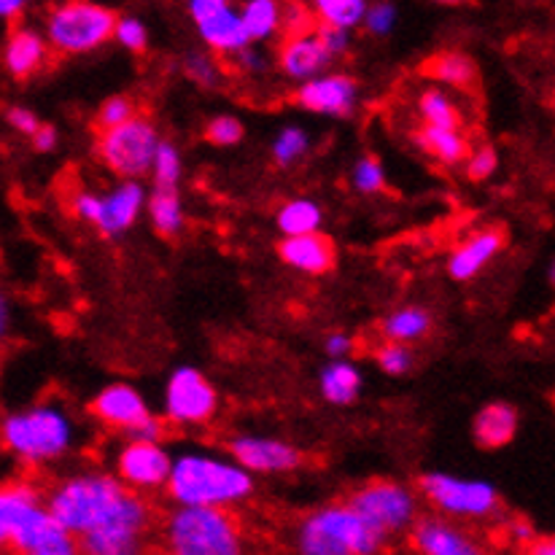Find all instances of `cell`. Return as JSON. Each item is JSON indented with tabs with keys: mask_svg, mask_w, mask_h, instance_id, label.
<instances>
[{
	"mask_svg": "<svg viewBox=\"0 0 555 555\" xmlns=\"http://www.w3.org/2000/svg\"><path fill=\"white\" fill-rule=\"evenodd\" d=\"M181 176H184V159H181V152L176 149V143L163 141L157 154H154L152 165L154 189H179Z\"/></svg>",
	"mask_w": 555,
	"mask_h": 555,
	"instance_id": "35",
	"label": "cell"
},
{
	"mask_svg": "<svg viewBox=\"0 0 555 555\" xmlns=\"http://www.w3.org/2000/svg\"><path fill=\"white\" fill-rule=\"evenodd\" d=\"M221 3H224V0H192V3L186 5V11H189V16H192L194 25H197V22H203L205 16L214 14Z\"/></svg>",
	"mask_w": 555,
	"mask_h": 555,
	"instance_id": "51",
	"label": "cell"
},
{
	"mask_svg": "<svg viewBox=\"0 0 555 555\" xmlns=\"http://www.w3.org/2000/svg\"><path fill=\"white\" fill-rule=\"evenodd\" d=\"M181 68H184L186 79H192L194 85L203 87V90H216V87L224 81V68H221V60H216L210 52L203 49H192L181 60Z\"/></svg>",
	"mask_w": 555,
	"mask_h": 555,
	"instance_id": "34",
	"label": "cell"
},
{
	"mask_svg": "<svg viewBox=\"0 0 555 555\" xmlns=\"http://www.w3.org/2000/svg\"><path fill=\"white\" fill-rule=\"evenodd\" d=\"M114 41L119 43L121 49H127V52H132V54L146 52V47H149V27H146V22H143L141 16H135V14L116 16Z\"/></svg>",
	"mask_w": 555,
	"mask_h": 555,
	"instance_id": "37",
	"label": "cell"
},
{
	"mask_svg": "<svg viewBox=\"0 0 555 555\" xmlns=\"http://www.w3.org/2000/svg\"><path fill=\"white\" fill-rule=\"evenodd\" d=\"M351 184L359 194H377L386 189V173H383L380 159L372 157V154H364V157L357 159L351 170Z\"/></svg>",
	"mask_w": 555,
	"mask_h": 555,
	"instance_id": "38",
	"label": "cell"
},
{
	"mask_svg": "<svg viewBox=\"0 0 555 555\" xmlns=\"http://www.w3.org/2000/svg\"><path fill=\"white\" fill-rule=\"evenodd\" d=\"M11 330H14V299H11V294L0 283V348L9 343Z\"/></svg>",
	"mask_w": 555,
	"mask_h": 555,
	"instance_id": "49",
	"label": "cell"
},
{
	"mask_svg": "<svg viewBox=\"0 0 555 555\" xmlns=\"http://www.w3.org/2000/svg\"><path fill=\"white\" fill-rule=\"evenodd\" d=\"M386 343H399V346H410V343L424 340L431 332V313L421 305H404V308L391 310L380 324Z\"/></svg>",
	"mask_w": 555,
	"mask_h": 555,
	"instance_id": "29",
	"label": "cell"
},
{
	"mask_svg": "<svg viewBox=\"0 0 555 555\" xmlns=\"http://www.w3.org/2000/svg\"><path fill=\"white\" fill-rule=\"evenodd\" d=\"M364 386V375L351 359L343 362H330L319 375V391L324 402L335 404V408H348L359 399Z\"/></svg>",
	"mask_w": 555,
	"mask_h": 555,
	"instance_id": "25",
	"label": "cell"
},
{
	"mask_svg": "<svg viewBox=\"0 0 555 555\" xmlns=\"http://www.w3.org/2000/svg\"><path fill=\"white\" fill-rule=\"evenodd\" d=\"M163 555H165V553H163Z\"/></svg>",
	"mask_w": 555,
	"mask_h": 555,
	"instance_id": "55",
	"label": "cell"
},
{
	"mask_svg": "<svg viewBox=\"0 0 555 555\" xmlns=\"http://www.w3.org/2000/svg\"><path fill=\"white\" fill-rule=\"evenodd\" d=\"M410 545L418 555H480V545L462 526L440 515L418 518L410 526Z\"/></svg>",
	"mask_w": 555,
	"mask_h": 555,
	"instance_id": "17",
	"label": "cell"
},
{
	"mask_svg": "<svg viewBox=\"0 0 555 555\" xmlns=\"http://www.w3.org/2000/svg\"><path fill=\"white\" fill-rule=\"evenodd\" d=\"M388 540L346 502L324 504L294 526V555H380Z\"/></svg>",
	"mask_w": 555,
	"mask_h": 555,
	"instance_id": "4",
	"label": "cell"
},
{
	"mask_svg": "<svg viewBox=\"0 0 555 555\" xmlns=\"http://www.w3.org/2000/svg\"><path fill=\"white\" fill-rule=\"evenodd\" d=\"M313 30L299 33V36H283L275 54L278 70H281L286 79L299 81V85L326 74L332 65V57L324 52V47H321V41L315 38Z\"/></svg>",
	"mask_w": 555,
	"mask_h": 555,
	"instance_id": "18",
	"label": "cell"
},
{
	"mask_svg": "<svg viewBox=\"0 0 555 555\" xmlns=\"http://www.w3.org/2000/svg\"><path fill=\"white\" fill-rule=\"evenodd\" d=\"M278 257L297 273L324 275L335 268L337 248L332 237L313 232V235L302 237H283L281 246H278Z\"/></svg>",
	"mask_w": 555,
	"mask_h": 555,
	"instance_id": "23",
	"label": "cell"
},
{
	"mask_svg": "<svg viewBox=\"0 0 555 555\" xmlns=\"http://www.w3.org/2000/svg\"><path fill=\"white\" fill-rule=\"evenodd\" d=\"M275 224L283 237H302L313 235L324 224V210L315 199L310 197H294L281 205L275 216Z\"/></svg>",
	"mask_w": 555,
	"mask_h": 555,
	"instance_id": "30",
	"label": "cell"
},
{
	"mask_svg": "<svg viewBox=\"0 0 555 555\" xmlns=\"http://www.w3.org/2000/svg\"><path fill=\"white\" fill-rule=\"evenodd\" d=\"M27 3L25 0H0V20L3 22H16L25 14Z\"/></svg>",
	"mask_w": 555,
	"mask_h": 555,
	"instance_id": "52",
	"label": "cell"
},
{
	"mask_svg": "<svg viewBox=\"0 0 555 555\" xmlns=\"http://www.w3.org/2000/svg\"><path fill=\"white\" fill-rule=\"evenodd\" d=\"M375 362L386 375L399 377V375H408L413 370L415 357L408 346H399V343H380L375 348Z\"/></svg>",
	"mask_w": 555,
	"mask_h": 555,
	"instance_id": "39",
	"label": "cell"
},
{
	"mask_svg": "<svg viewBox=\"0 0 555 555\" xmlns=\"http://www.w3.org/2000/svg\"><path fill=\"white\" fill-rule=\"evenodd\" d=\"M415 146L426 157L437 159L442 165H462L469 149V138L464 130H446V127H426L421 125L413 135Z\"/></svg>",
	"mask_w": 555,
	"mask_h": 555,
	"instance_id": "27",
	"label": "cell"
},
{
	"mask_svg": "<svg viewBox=\"0 0 555 555\" xmlns=\"http://www.w3.org/2000/svg\"><path fill=\"white\" fill-rule=\"evenodd\" d=\"M237 11H241L248 43L259 47L264 41H273L281 33V3H275V0H248Z\"/></svg>",
	"mask_w": 555,
	"mask_h": 555,
	"instance_id": "32",
	"label": "cell"
},
{
	"mask_svg": "<svg viewBox=\"0 0 555 555\" xmlns=\"http://www.w3.org/2000/svg\"><path fill=\"white\" fill-rule=\"evenodd\" d=\"M243 135H246V127H243V121L237 119V116L230 114L214 116V119L205 125V138H208V143H214V146H237V143L243 141Z\"/></svg>",
	"mask_w": 555,
	"mask_h": 555,
	"instance_id": "40",
	"label": "cell"
},
{
	"mask_svg": "<svg viewBox=\"0 0 555 555\" xmlns=\"http://www.w3.org/2000/svg\"><path fill=\"white\" fill-rule=\"evenodd\" d=\"M227 63L232 65V70L243 76H259L270 68V57L264 54V49H259L257 43H248L246 49L235 52L232 57H227Z\"/></svg>",
	"mask_w": 555,
	"mask_h": 555,
	"instance_id": "42",
	"label": "cell"
},
{
	"mask_svg": "<svg viewBox=\"0 0 555 555\" xmlns=\"http://www.w3.org/2000/svg\"><path fill=\"white\" fill-rule=\"evenodd\" d=\"M526 555H555V540L551 534H545V537L537 534L534 540L526 545Z\"/></svg>",
	"mask_w": 555,
	"mask_h": 555,
	"instance_id": "53",
	"label": "cell"
},
{
	"mask_svg": "<svg viewBox=\"0 0 555 555\" xmlns=\"http://www.w3.org/2000/svg\"><path fill=\"white\" fill-rule=\"evenodd\" d=\"M5 121H9L11 130H16L20 135H27V138L36 135L38 127L43 125V121L38 119L36 111L25 108V105H11V108L5 111Z\"/></svg>",
	"mask_w": 555,
	"mask_h": 555,
	"instance_id": "47",
	"label": "cell"
},
{
	"mask_svg": "<svg viewBox=\"0 0 555 555\" xmlns=\"http://www.w3.org/2000/svg\"><path fill=\"white\" fill-rule=\"evenodd\" d=\"M173 456L163 442L125 440L114 453V472L111 475L130 493L146 499L149 493L163 491L168 482Z\"/></svg>",
	"mask_w": 555,
	"mask_h": 555,
	"instance_id": "12",
	"label": "cell"
},
{
	"mask_svg": "<svg viewBox=\"0 0 555 555\" xmlns=\"http://www.w3.org/2000/svg\"><path fill=\"white\" fill-rule=\"evenodd\" d=\"M219 410V391L197 367L170 372L165 386L163 413L176 426H205Z\"/></svg>",
	"mask_w": 555,
	"mask_h": 555,
	"instance_id": "11",
	"label": "cell"
},
{
	"mask_svg": "<svg viewBox=\"0 0 555 555\" xmlns=\"http://www.w3.org/2000/svg\"><path fill=\"white\" fill-rule=\"evenodd\" d=\"M353 348H357V340L346 332H332L324 340V351L330 353L332 362H343V359H351Z\"/></svg>",
	"mask_w": 555,
	"mask_h": 555,
	"instance_id": "48",
	"label": "cell"
},
{
	"mask_svg": "<svg viewBox=\"0 0 555 555\" xmlns=\"http://www.w3.org/2000/svg\"><path fill=\"white\" fill-rule=\"evenodd\" d=\"M43 507V493L30 480L0 482V551H9L30 515Z\"/></svg>",
	"mask_w": 555,
	"mask_h": 555,
	"instance_id": "21",
	"label": "cell"
},
{
	"mask_svg": "<svg viewBox=\"0 0 555 555\" xmlns=\"http://www.w3.org/2000/svg\"><path fill=\"white\" fill-rule=\"evenodd\" d=\"M149 219L163 237H176L184 230V199L179 189H154L146 197Z\"/></svg>",
	"mask_w": 555,
	"mask_h": 555,
	"instance_id": "31",
	"label": "cell"
},
{
	"mask_svg": "<svg viewBox=\"0 0 555 555\" xmlns=\"http://www.w3.org/2000/svg\"><path fill=\"white\" fill-rule=\"evenodd\" d=\"M308 149H310V135L302 130V127L297 125L283 127L273 141L275 165L278 168H292L294 163H299V159L308 154Z\"/></svg>",
	"mask_w": 555,
	"mask_h": 555,
	"instance_id": "36",
	"label": "cell"
},
{
	"mask_svg": "<svg viewBox=\"0 0 555 555\" xmlns=\"http://www.w3.org/2000/svg\"><path fill=\"white\" fill-rule=\"evenodd\" d=\"M230 459L248 475H286L302 464V453L297 446L278 437L241 435L227 442Z\"/></svg>",
	"mask_w": 555,
	"mask_h": 555,
	"instance_id": "14",
	"label": "cell"
},
{
	"mask_svg": "<svg viewBox=\"0 0 555 555\" xmlns=\"http://www.w3.org/2000/svg\"><path fill=\"white\" fill-rule=\"evenodd\" d=\"M397 25V5L393 3H367L362 27L372 36H388Z\"/></svg>",
	"mask_w": 555,
	"mask_h": 555,
	"instance_id": "44",
	"label": "cell"
},
{
	"mask_svg": "<svg viewBox=\"0 0 555 555\" xmlns=\"http://www.w3.org/2000/svg\"><path fill=\"white\" fill-rule=\"evenodd\" d=\"M418 488L426 502L440 509V518L482 520L496 515L502 507L496 486L488 480H477V477L426 472V475H421Z\"/></svg>",
	"mask_w": 555,
	"mask_h": 555,
	"instance_id": "8",
	"label": "cell"
},
{
	"mask_svg": "<svg viewBox=\"0 0 555 555\" xmlns=\"http://www.w3.org/2000/svg\"><path fill=\"white\" fill-rule=\"evenodd\" d=\"M22 555H85V553H81V545L76 537H70L68 531L57 529L54 534H49L47 540L38 542L33 551H27Z\"/></svg>",
	"mask_w": 555,
	"mask_h": 555,
	"instance_id": "45",
	"label": "cell"
},
{
	"mask_svg": "<svg viewBox=\"0 0 555 555\" xmlns=\"http://www.w3.org/2000/svg\"><path fill=\"white\" fill-rule=\"evenodd\" d=\"M79 421L68 404L43 399L0 418V446L27 466L57 464L79 446Z\"/></svg>",
	"mask_w": 555,
	"mask_h": 555,
	"instance_id": "1",
	"label": "cell"
},
{
	"mask_svg": "<svg viewBox=\"0 0 555 555\" xmlns=\"http://www.w3.org/2000/svg\"><path fill=\"white\" fill-rule=\"evenodd\" d=\"M313 33L321 41V47H324V52L332 57V63H335L337 57H343V54H348V49H351V33L332 30V27H321V25H315Z\"/></svg>",
	"mask_w": 555,
	"mask_h": 555,
	"instance_id": "46",
	"label": "cell"
},
{
	"mask_svg": "<svg viewBox=\"0 0 555 555\" xmlns=\"http://www.w3.org/2000/svg\"><path fill=\"white\" fill-rule=\"evenodd\" d=\"M426 76L442 90H472L477 85V65L469 54L448 49V52L431 54L429 63L424 65Z\"/></svg>",
	"mask_w": 555,
	"mask_h": 555,
	"instance_id": "26",
	"label": "cell"
},
{
	"mask_svg": "<svg viewBox=\"0 0 555 555\" xmlns=\"http://www.w3.org/2000/svg\"><path fill=\"white\" fill-rule=\"evenodd\" d=\"M294 100H297L299 108L310 111V114L346 119L359 105V85L353 81V76L326 70V74L299 85Z\"/></svg>",
	"mask_w": 555,
	"mask_h": 555,
	"instance_id": "15",
	"label": "cell"
},
{
	"mask_svg": "<svg viewBox=\"0 0 555 555\" xmlns=\"http://www.w3.org/2000/svg\"><path fill=\"white\" fill-rule=\"evenodd\" d=\"M504 248V230L502 227H486L477 230L459 243L448 257V275L453 281H472L502 254Z\"/></svg>",
	"mask_w": 555,
	"mask_h": 555,
	"instance_id": "20",
	"label": "cell"
},
{
	"mask_svg": "<svg viewBox=\"0 0 555 555\" xmlns=\"http://www.w3.org/2000/svg\"><path fill=\"white\" fill-rule=\"evenodd\" d=\"M254 477L232 459L186 451L170 464L165 493L176 507L230 509L254 496Z\"/></svg>",
	"mask_w": 555,
	"mask_h": 555,
	"instance_id": "2",
	"label": "cell"
},
{
	"mask_svg": "<svg viewBox=\"0 0 555 555\" xmlns=\"http://www.w3.org/2000/svg\"><path fill=\"white\" fill-rule=\"evenodd\" d=\"M197 36L214 57L219 54V60L232 57V54L248 47V36L246 30H243L241 11L232 3H227V0L214 11V14L205 16L203 22H197Z\"/></svg>",
	"mask_w": 555,
	"mask_h": 555,
	"instance_id": "22",
	"label": "cell"
},
{
	"mask_svg": "<svg viewBox=\"0 0 555 555\" xmlns=\"http://www.w3.org/2000/svg\"><path fill=\"white\" fill-rule=\"evenodd\" d=\"M165 555H248L246 534L230 509L176 507L163 524Z\"/></svg>",
	"mask_w": 555,
	"mask_h": 555,
	"instance_id": "5",
	"label": "cell"
},
{
	"mask_svg": "<svg viewBox=\"0 0 555 555\" xmlns=\"http://www.w3.org/2000/svg\"><path fill=\"white\" fill-rule=\"evenodd\" d=\"M159 138L157 125L146 116L138 114L135 119L114 127V130H100L94 149L105 168L119 181H141L143 176L152 173L154 154H157Z\"/></svg>",
	"mask_w": 555,
	"mask_h": 555,
	"instance_id": "7",
	"label": "cell"
},
{
	"mask_svg": "<svg viewBox=\"0 0 555 555\" xmlns=\"http://www.w3.org/2000/svg\"><path fill=\"white\" fill-rule=\"evenodd\" d=\"M138 105L135 100L125 98V94H114V98L105 100L98 111V132L100 130H114V127L125 125V121L135 119Z\"/></svg>",
	"mask_w": 555,
	"mask_h": 555,
	"instance_id": "41",
	"label": "cell"
},
{
	"mask_svg": "<svg viewBox=\"0 0 555 555\" xmlns=\"http://www.w3.org/2000/svg\"><path fill=\"white\" fill-rule=\"evenodd\" d=\"M116 11L90 0H70L49 9L43 20V38L57 54H90L114 38Z\"/></svg>",
	"mask_w": 555,
	"mask_h": 555,
	"instance_id": "6",
	"label": "cell"
},
{
	"mask_svg": "<svg viewBox=\"0 0 555 555\" xmlns=\"http://www.w3.org/2000/svg\"><path fill=\"white\" fill-rule=\"evenodd\" d=\"M346 504L386 540L402 534L418 520V496L397 480L364 482L346 499Z\"/></svg>",
	"mask_w": 555,
	"mask_h": 555,
	"instance_id": "10",
	"label": "cell"
},
{
	"mask_svg": "<svg viewBox=\"0 0 555 555\" xmlns=\"http://www.w3.org/2000/svg\"><path fill=\"white\" fill-rule=\"evenodd\" d=\"M310 14H313L315 25L353 33L357 27H362L364 14H367V3L364 0H315L310 5Z\"/></svg>",
	"mask_w": 555,
	"mask_h": 555,
	"instance_id": "33",
	"label": "cell"
},
{
	"mask_svg": "<svg viewBox=\"0 0 555 555\" xmlns=\"http://www.w3.org/2000/svg\"><path fill=\"white\" fill-rule=\"evenodd\" d=\"M57 143H60L57 127L47 125V121H43V125L38 127L36 135H33V146H36V152H43V154L54 152V149H57Z\"/></svg>",
	"mask_w": 555,
	"mask_h": 555,
	"instance_id": "50",
	"label": "cell"
},
{
	"mask_svg": "<svg viewBox=\"0 0 555 555\" xmlns=\"http://www.w3.org/2000/svg\"><path fill=\"white\" fill-rule=\"evenodd\" d=\"M90 413L108 429L121 431L125 440L135 437L138 429H143L154 418L146 397L130 383H108L100 388L90 402Z\"/></svg>",
	"mask_w": 555,
	"mask_h": 555,
	"instance_id": "13",
	"label": "cell"
},
{
	"mask_svg": "<svg viewBox=\"0 0 555 555\" xmlns=\"http://www.w3.org/2000/svg\"><path fill=\"white\" fill-rule=\"evenodd\" d=\"M49 54H52V49H49L47 38H43L38 27L14 25L9 36H5L0 60H3V68L9 76H14V79H33L47 65Z\"/></svg>",
	"mask_w": 555,
	"mask_h": 555,
	"instance_id": "19",
	"label": "cell"
},
{
	"mask_svg": "<svg viewBox=\"0 0 555 555\" xmlns=\"http://www.w3.org/2000/svg\"><path fill=\"white\" fill-rule=\"evenodd\" d=\"M421 125L446 127V130H464V111L451 92L442 87H424L415 98Z\"/></svg>",
	"mask_w": 555,
	"mask_h": 555,
	"instance_id": "28",
	"label": "cell"
},
{
	"mask_svg": "<svg viewBox=\"0 0 555 555\" xmlns=\"http://www.w3.org/2000/svg\"><path fill=\"white\" fill-rule=\"evenodd\" d=\"M154 529V507L149 499L127 493L105 524L79 540L85 555H143Z\"/></svg>",
	"mask_w": 555,
	"mask_h": 555,
	"instance_id": "9",
	"label": "cell"
},
{
	"mask_svg": "<svg viewBox=\"0 0 555 555\" xmlns=\"http://www.w3.org/2000/svg\"><path fill=\"white\" fill-rule=\"evenodd\" d=\"M464 163H466V176H469L472 181H486L496 173L499 154L493 146H480L475 149V152L466 154Z\"/></svg>",
	"mask_w": 555,
	"mask_h": 555,
	"instance_id": "43",
	"label": "cell"
},
{
	"mask_svg": "<svg viewBox=\"0 0 555 555\" xmlns=\"http://www.w3.org/2000/svg\"><path fill=\"white\" fill-rule=\"evenodd\" d=\"M146 186L141 181H119L111 192L100 194V210L92 227H98L105 237H121L146 210Z\"/></svg>",
	"mask_w": 555,
	"mask_h": 555,
	"instance_id": "16",
	"label": "cell"
},
{
	"mask_svg": "<svg viewBox=\"0 0 555 555\" xmlns=\"http://www.w3.org/2000/svg\"><path fill=\"white\" fill-rule=\"evenodd\" d=\"M127 493L130 491L111 472L87 469L54 482L43 496V504L60 529L81 540L114 515Z\"/></svg>",
	"mask_w": 555,
	"mask_h": 555,
	"instance_id": "3",
	"label": "cell"
},
{
	"mask_svg": "<svg viewBox=\"0 0 555 555\" xmlns=\"http://www.w3.org/2000/svg\"><path fill=\"white\" fill-rule=\"evenodd\" d=\"M509 534H513L515 542H524V545H529V542L537 537L534 529H531V526L526 524V520H515V524L509 526Z\"/></svg>",
	"mask_w": 555,
	"mask_h": 555,
	"instance_id": "54",
	"label": "cell"
},
{
	"mask_svg": "<svg viewBox=\"0 0 555 555\" xmlns=\"http://www.w3.org/2000/svg\"><path fill=\"white\" fill-rule=\"evenodd\" d=\"M520 413L509 402H488L477 410L472 421V437L486 451H499L509 446L518 435Z\"/></svg>",
	"mask_w": 555,
	"mask_h": 555,
	"instance_id": "24",
	"label": "cell"
}]
</instances>
